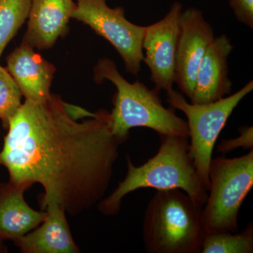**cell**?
Segmentation results:
<instances>
[{"label": "cell", "instance_id": "1", "mask_svg": "<svg viewBox=\"0 0 253 253\" xmlns=\"http://www.w3.org/2000/svg\"><path fill=\"white\" fill-rule=\"evenodd\" d=\"M7 130L0 165L10 182L42 186L43 210L56 204L75 216L104 199L121 144L107 111L78 123L59 95L51 94L43 102L26 100Z\"/></svg>", "mask_w": 253, "mask_h": 253}, {"label": "cell", "instance_id": "2", "mask_svg": "<svg viewBox=\"0 0 253 253\" xmlns=\"http://www.w3.org/2000/svg\"><path fill=\"white\" fill-rule=\"evenodd\" d=\"M159 137L161 145L157 154L144 164L135 166L128 156L126 177L98 205L102 214H117L125 196L136 190L148 188L157 191L182 190L199 204H206L208 191L190 156L189 138L163 134Z\"/></svg>", "mask_w": 253, "mask_h": 253}, {"label": "cell", "instance_id": "3", "mask_svg": "<svg viewBox=\"0 0 253 253\" xmlns=\"http://www.w3.org/2000/svg\"><path fill=\"white\" fill-rule=\"evenodd\" d=\"M94 78L98 84L107 80L117 89L110 114L111 130L121 144L126 142L129 130L134 127L149 128L158 135L189 138L187 122L176 116L175 109L163 106L161 91L155 87L150 89L139 81L129 83L121 76L112 60L99 59L94 68Z\"/></svg>", "mask_w": 253, "mask_h": 253}, {"label": "cell", "instance_id": "4", "mask_svg": "<svg viewBox=\"0 0 253 253\" xmlns=\"http://www.w3.org/2000/svg\"><path fill=\"white\" fill-rule=\"evenodd\" d=\"M204 206L182 190H159L144 214L143 242L148 253H201L206 231Z\"/></svg>", "mask_w": 253, "mask_h": 253}, {"label": "cell", "instance_id": "5", "mask_svg": "<svg viewBox=\"0 0 253 253\" xmlns=\"http://www.w3.org/2000/svg\"><path fill=\"white\" fill-rule=\"evenodd\" d=\"M203 208L206 234L239 231L240 209L253 186V150L239 158H212Z\"/></svg>", "mask_w": 253, "mask_h": 253}, {"label": "cell", "instance_id": "6", "mask_svg": "<svg viewBox=\"0 0 253 253\" xmlns=\"http://www.w3.org/2000/svg\"><path fill=\"white\" fill-rule=\"evenodd\" d=\"M253 89V81H249L234 94L205 104L189 103L174 89L167 93L169 106L179 110L187 118L189 154L207 191L210 185L208 172L218 136L236 106Z\"/></svg>", "mask_w": 253, "mask_h": 253}, {"label": "cell", "instance_id": "7", "mask_svg": "<svg viewBox=\"0 0 253 253\" xmlns=\"http://www.w3.org/2000/svg\"><path fill=\"white\" fill-rule=\"evenodd\" d=\"M71 18L87 25L111 43L123 59L126 72L139 76L144 59L145 26L128 21L121 6L111 8L106 0H76Z\"/></svg>", "mask_w": 253, "mask_h": 253}, {"label": "cell", "instance_id": "8", "mask_svg": "<svg viewBox=\"0 0 253 253\" xmlns=\"http://www.w3.org/2000/svg\"><path fill=\"white\" fill-rule=\"evenodd\" d=\"M214 37L211 23L201 10H183L178 25L174 83L191 99L200 63Z\"/></svg>", "mask_w": 253, "mask_h": 253}, {"label": "cell", "instance_id": "9", "mask_svg": "<svg viewBox=\"0 0 253 253\" xmlns=\"http://www.w3.org/2000/svg\"><path fill=\"white\" fill-rule=\"evenodd\" d=\"M182 11V4L174 1L162 19L145 26L142 62L149 68L155 88L167 93L174 89L178 25Z\"/></svg>", "mask_w": 253, "mask_h": 253}, {"label": "cell", "instance_id": "10", "mask_svg": "<svg viewBox=\"0 0 253 253\" xmlns=\"http://www.w3.org/2000/svg\"><path fill=\"white\" fill-rule=\"evenodd\" d=\"M234 46L226 35L215 37L200 63L190 103L205 104L230 94L229 57Z\"/></svg>", "mask_w": 253, "mask_h": 253}, {"label": "cell", "instance_id": "11", "mask_svg": "<svg viewBox=\"0 0 253 253\" xmlns=\"http://www.w3.org/2000/svg\"><path fill=\"white\" fill-rule=\"evenodd\" d=\"M6 69L26 100L43 102L51 96L56 67L23 41L6 57Z\"/></svg>", "mask_w": 253, "mask_h": 253}, {"label": "cell", "instance_id": "12", "mask_svg": "<svg viewBox=\"0 0 253 253\" xmlns=\"http://www.w3.org/2000/svg\"><path fill=\"white\" fill-rule=\"evenodd\" d=\"M75 7L73 0H31L23 41L34 49L53 47L57 40L68 33Z\"/></svg>", "mask_w": 253, "mask_h": 253}, {"label": "cell", "instance_id": "13", "mask_svg": "<svg viewBox=\"0 0 253 253\" xmlns=\"http://www.w3.org/2000/svg\"><path fill=\"white\" fill-rule=\"evenodd\" d=\"M46 217L38 226L14 241L23 253H79L70 229L66 211L56 204L45 208Z\"/></svg>", "mask_w": 253, "mask_h": 253}, {"label": "cell", "instance_id": "14", "mask_svg": "<svg viewBox=\"0 0 253 253\" xmlns=\"http://www.w3.org/2000/svg\"><path fill=\"white\" fill-rule=\"evenodd\" d=\"M31 186L13 183L0 184V240H15L36 229L45 219L46 211L28 206L25 191Z\"/></svg>", "mask_w": 253, "mask_h": 253}, {"label": "cell", "instance_id": "15", "mask_svg": "<svg viewBox=\"0 0 253 253\" xmlns=\"http://www.w3.org/2000/svg\"><path fill=\"white\" fill-rule=\"evenodd\" d=\"M253 226L249 223L241 232L229 231L206 234L201 253H253Z\"/></svg>", "mask_w": 253, "mask_h": 253}, {"label": "cell", "instance_id": "16", "mask_svg": "<svg viewBox=\"0 0 253 253\" xmlns=\"http://www.w3.org/2000/svg\"><path fill=\"white\" fill-rule=\"evenodd\" d=\"M31 0H0V58L28 19Z\"/></svg>", "mask_w": 253, "mask_h": 253}, {"label": "cell", "instance_id": "17", "mask_svg": "<svg viewBox=\"0 0 253 253\" xmlns=\"http://www.w3.org/2000/svg\"><path fill=\"white\" fill-rule=\"evenodd\" d=\"M23 94L6 68L0 66V120L7 129L9 120L21 106Z\"/></svg>", "mask_w": 253, "mask_h": 253}, {"label": "cell", "instance_id": "18", "mask_svg": "<svg viewBox=\"0 0 253 253\" xmlns=\"http://www.w3.org/2000/svg\"><path fill=\"white\" fill-rule=\"evenodd\" d=\"M240 135L234 139L221 140L217 146V151L221 154H227L239 148L253 149V127L244 126L239 128Z\"/></svg>", "mask_w": 253, "mask_h": 253}, {"label": "cell", "instance_id": "19", "mask_svg": "<svg viewBox=\"0 0 253 253\" xmlns=\"http://www.w3.org/2000/svg\"><path fill=\"white\" fill-rule=\"evenodd\" d=\"M229 6L240 23L253 28V0H229Z\"/></svg>", "mask_w": 253, "mask_h": 253}, {"label": "cell", "instance_id": "20", "mask_svg": "<svg viewBox=\"0 0 253 253\" xmlns=\"http://www.w3.org/2000/svg\"><path fill=\"white\" fill-rule=\"evenodd\" d=\"M64 107L66 111L69 114V116L73 119L76 120V121L80 119V118L96 117V115H97V112L94 113H90L89 111H85L84 109H81V108L66 104L65 102Z\"/></svg>", "mask_w": 253, "mask_h": 253}, {"label": "cell", "instance_id": "21", "mask_svg": "<svg viewBox=\"0 0 253 253\" xmlns=\"http://www.w3.org/2000/svg\"><path fill=\"white\" fill-rule=\"evenodd\" d=\"M7 248L6 247L4 244V241L0 240V253H7Z\"/></svg>", "mask_w": 253, "mask_h": 253}]
</instances>
